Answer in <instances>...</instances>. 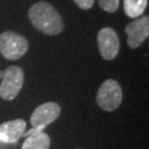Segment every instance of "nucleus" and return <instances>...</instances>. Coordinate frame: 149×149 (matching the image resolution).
<instances>
[{"instance_id": "nucleus-1", "label": "nucleus", "mask_w": 149, "mask_h": 149, "mask_svg": "<svg viewBox=\"0 0 149 149\" xmlns=\"http://www.w3.org/2000/svg\"><path fill=\"white\" fill-rule=\"evenodd\" d=\"M28 17L32 26L48 36H56L63 31L64 22L62 17L51 3L39 1L31 6Z\"/></svg>"}, {"instance_id": "nucleus-2", "label": "nucleus", "mask_w": 149, "mask_h": 149, "mask_svg": "<svg viewBox=\"0 0 149 149\" xmlns=\"http://www.w3.org/2000/svg\"><path fill=\"white\" fill-rule=\"evenodd\" d=\"M29 42L24 37L12 31L0 34V54L7 60L16 61L27 53Z\"/></svg>"}, {"instance_id": "nucleus-3", "label": "nucleus", "mask_w": 149, "mask_h": 149, "mask_svg": "<svg viewBox=\"0 0 149 149\" xmlns=\"http://www.w3.org/2000/svg\"><path fill=\"white\" fill-rule=\"evenodd\" d=\"M123 102V91L117 81L106 80L97 91L96 103L103 111L113 112L120 106Z\"/></svg>"}, {"instance_id": "nucleus-4", "label": "nucleus", "mask_w": 149, "mask_h": 149, "mask_svg": "<svg viewBox=\"0 0 149 149\" xmlns=\"http://www.w3.org/2000/svg\"><path fill=\"white\" fill-rule=\"evenodd\" d=\"M0 84V97L5 101H12L19 95L24 81V73L20 66L11 65L3 71Z\"/></svg>"}, {"instance_id": "nucleus-5", "label": "nucleus", "mask_w": 149, "mask_h": 149, "mask_svg": "<svg viewBox=\"0 0 149 149\" xmlns=\"http://www.w3.org/2000/svg\"><path fill=\"white\" fill-rule=\"evenodd\" d=\"M61 114V107L55 102H48L38 106L30 117V123L33 128L42 130L48 125L52 124L59 118Z\"/></svg>"}, {"instance_id": "nucleus-6", "label": "nucleus", "mask_w": 149, "mask_h": 149, "mask_svg": "<svg viewBox=\"0 0 149 149\" xmlns=\"http://www.w3.org/2000/svg\"><path fill=\"white\" fill-rule=\"evenodd\" d=\"M97 43L102 58L106 61H112L119 52V38L116 31L109 27L101 29L97 34Z\"/></svg>"}, {"instance_id": "nucleus-7", "label": "nucleus", "mask_w": 149, "mask_h": 149, "mask_svg": "<svg viewBox=\"0 0 149 149\" xmlns=\"http://www.w3.org/2000/svg\"><path fill=\"white\" fill-rule=\"evenodd\" d=\"M127 44L130 49L139 48L149 34V17L145 16L130 22L125 28Z\"/></svg>"}, {"instance_id": "nucleus-8", "label": "nucleus", "mask_w": 149, "mask_h": 149, "mask_svg": "<svg viewBox=\"0 0 149 149\" xmlns=\"http://www.w3.org/2000/svg\"><path fill=\"white\" fill-rule=\"evenodd\" d=\"M27 123L21 118L2 123L0 125V143L16 144L26 133Z\"/></svg>"}, {"instance_id": "nucleus-9", "label": "nucleus", "mask_w": 149, "mask_h": 149, "mask_svg": "<svg viewBox=\"0 0 149 149\" xmlns=\"http://www.w3.org/2000/svg\"><path fill=\"white\" fill-rule=\"evenodd\" d=\"M23 136L27 139L23 141L21 149H50L51 139L49 135L38 128H32L23 134Z\"/></svg>"}, {"instance_id": "nucleus-10", "label": "nucleus", "mask_w": 149, "mask_h": 149, "mask_svg": "<svg viewBox=\"0 0 149 149\" xmlns=\"http://www.w3.org/2000/svg\"><path fill=\"white\" fill-rule=\"evenodd\" d=\"M148 0H124V11L129 18L136 19L144 15Z\"/></svg>"}, {"instance_id": "nucleus-11", "label": "nucleus", "mask_w": 149, "mask_h": 149, "mask_svg": "<svg viewBox=\"0 0 149 149\" xmlns=\"http://www.w3.org/2000/svg\"><path fill=\"white\" fill-rule=\"evenodd\" d=\"M100 7L104 11L113 13L115 11H117L119 7V0H100Z\"/></svg>"}, {"instance_id": "nucleus-12", "label": "nucleus", "mask_w": 149, "mask_h": 149, "mask_svg": "<svg viewBox=\"0 0 149 149\" xmlns=\"http://www.w3.org/2000/svg\"><path fill=\"white\" fill-rule=\"evenodd\" d=\"M74 2L82 10H88L94 6V0H74Z\"/></svg>"}, {"instance_id": "nucleus-13", "label": "nucleus", "mask_w": 149, "mask_h": 149, "mask_svg": "<svg viewBox=\"0 0 149 149\" xmlns=\"http://www.w3.org/2000/svg\"><path fill=\"white\" fill-rule=\"evenodd\" d=\"M2 76H3V71H0V79H2Z\"/></svg>"}]
</instances>
